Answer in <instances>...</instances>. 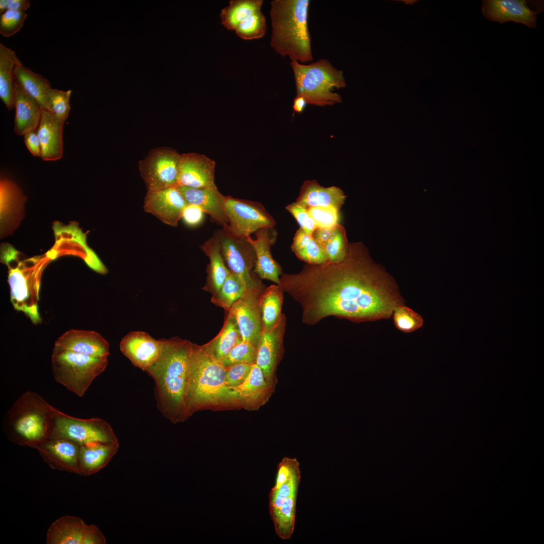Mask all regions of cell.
I'll list each match as a JSON object with an SVG mask.
<instances>
[{"label":"cell","mask_w":544,"mask_h":544,"mask_svg":"<svg viewBox=\"0 0 544 544\" xmlns=\"http://www.w3.org/2000/svg\"><path fill=\"white\" fill-rule=\"evenodd\" d=\"M279 285L300 305L303 323L328 316L354 321L387 318L400 301L392 280L361 242L349 243L339 262L306 263L297 274H282Z\"/></svg>","instance_id":"obj_1"},{"label":"cell","mask_w":544,"mask_h":544,"mask_svg":"<svg viewBox=\"0 0 544 544\" xmlns=\"http://www.w3.org/2000/svg\"><path fill=\"white\" fill-rule=\"evenodd\" d=\"M160 341L161 353L146 372L155 381L158 409L164 417L176 423L189 414L187 386L190 342L178 337Z\"/></svg>","instance_id":"obj_2"},{"label":"cell","mask_w":544,"mask_h":544,"mask_svg":"<svg viewBox=\"0 0 544 544\" xmlns=\"http://www.w3.org/2000/svg\"><path fill=\"white\" fill-rule=\"evenodd\" d=\"M309 0H274L270 3V45L283 57L301 63L313 60L308 27Z\"/></svg>","instance_id":"obj_3"},{"label":"cell","mask_w":544,"mask_h":544,"mask_svg":"<svg viewBox=\"0 0 544 544\" xmlns=\"http://www.w3.org/2000/svg\"><path fill=\"white\" fill-rule=\"evenodd\" d=\"M239 400L228 386L226 368L203 348L190 342L188 359L187 402L189 413L208 404Z\"/></svg>","instance_id":"obj_4"},{"label":"cell","mask_w":544,"mask_h":544,"mask_svg":"<svg viewBox=\"0 0 544 544\" xmlns=\"http://www.w3.org/2000/svg\"><path fill=\"white\" fill-rule=\"evenodd\" d=\"M55 410L37 393L25 392L4 416L3 430L13 443L34 448L49 439Z\"/></svg>","instance_id":"obj_5"},{"label":"cell","mask_w":544,"mask_h":544,"mask_svg":"<svg viewBox=\"0 0 544 544\" xmlns=\"http://www.w3.org/2000/svg\"><path fill=\"white\" fill-rule=\"evenodd\" d=\"M1 261L8 267V283L11 301L18 311L24 312L34 324L41 322L38 303L40 277L47 259H24L12 246L1 248Z\"/></svg>","instance_id":"obj_6"},{"label":"cell","mask_w":544,"mask_h":544,"mask_svg":"<svg viewBox=\"0 0 544 544\" xmlns=\"http://www.w3.org/2000/svg\"><path fill=\"white\" fill-rule=\"evenodd\" d=\"M301 481L296 458L284 457L278 465L275 484L269 494V511L278 536L291 538L296 519V501Z\"/></svg>","instance_id":"obj_7"},{"label":"cell","mask_w":544,"mask_h":544,"mask_svg":"<svg viewBox=\"0 0 544 544\" xmlns=\"http://www.w3.org/2000/svg\"><path fill=\"white\" fill-rule=\"evenodd\" d=\"M297 96H302L307 104L325 106L342 102L341 96L334 92L346 86L342 71L335 68L325 59L308 64L291 61Z\"/></svg>","instance_id":"obj_8"},{"label":"cell","mask_w":544,"mask_h":544,"mask_svg":"<svg viewBox=\"0 0 544 544\" xmlns=\"http://www.w3.org/2000/svg\"><path fill=\"white\" fill-rule=\"evenodd\" d=\"M108 357H93L54 347L51 356L53 377L59 383L80 397L108 364Z\"/></svg>","instance_id":"obj_9"},{"label":"cell","mask_w":544,"mask_h":544,"mask_svg":"<svg viewBox=\"0 0 544 544\" xmlns=\"http://www.w3.org/2000/svg\"><path fill=\"white\" fill-rule=\"evenodd\" d=\"M49 439H62L80 445L92 442L118 443L110 425L103 419L72 417L54 410L49 428Z\"/></svg>","instance_id":"obj_10"},{"label":"cell","mask_w":544,"mask_h":544,"mask_svg":"<svg viewBox=\"0 0 544 544\" xmlns=\"http://www.w3.org/2000/svg\"><path fill=\"white\" fill-rule=\"evenodd\" d=\"M214 235L220 242L226 266L243 282L247 289L263 285L254 271L255 254L246 237L237 236L224 228Z\"/></svg>","instance_id":"obj_11"},{"label":"cell","mask_w":544,"mask_h":544,"mask_svg":"<svg viewBox=\"0 0 544 544\" xmlns=\"http://www.w3.org/2000/svg\"><path fill=\"white\" fill-rule=\"evenodd\" d=\"M180 155L167 147L154 148L139 162V171L148 191L177 185Z\"/></svg>","instance_id":"obj_12"},{"label":"cell","mask_w":544,"mask_h":544,"mask_svg":"<svg viewBox=\"0 0 544 544\" xmlns=\"http://www.w3.org/2000/svg\"><path fill=\"white\" fill-rule=\"evenodd\" d=\"M226 213L228 230L246 237L263 228H274L276 221L263 205L256 201L226 196Z\"/></svg>","instance_id":"obj_13"},{"label":"cell","mask_w":544,"mask_h":544,"mask_svg":"<svg viewBox=\"0 0 544 544\" xmlns=\"http://www.w3.org/2000/svg\"><path fill=\"white\" fill-rule=\"evenodd\" d=\"M47 544H105L100 529L79 517L64 515L54 521L46 533Z\"/></svg>","instance_id":"obj_14"},{"label":"cell","mask_w":544,"mask_h":544,"mask_svg":"<svg viewBox=\"0 0 544 544\" xmlns=\"http://www.w3.org/2000/svg\"><path fill=\"white\" fill-rule=\"evenodd\" d=\"M263 285L248 289L230 311L234 316L243 341L257 346L262 332L260 298Z\"/></svg>","instance_id":"obj_15"},{"label":"cell","mask_w":544,"mask_h":544,"mask_svg":"<svg viewBox=\"0 0 544 544\" xmlns=\"http://www.w3.org/2000/svg\"><path fill=\"white\" fill-rule=\"evenodd\" d=\"M532 1L526 0H484L482 12L488 19L501 24L513 21L523 24L528 27L535 28L536 15L543 11V7L534 9L538 5L530 6Z\"/></svg>","instance_id":"obj_16"},{"label":"cell","mask_w":544,"mask_h":544,"mask_svg":"<svg viewBox=\"0 0 544 544\" xmlns=\"http://www.w3.org/2000/svg\"><path fill=\"white\" fill-rule=\"evenodd\" d=\"M187 205L176 186L148 191L144 199V209L165 224L176 227Z\"/></svg>","instance_id":"obj_17"},{"label":"cell","mask_w":544,"mask_h":544,"mask_svg":"<svg viewBox=\"0 0 544 544\" xmlns=\"http://www.w3.org/2000/svg\"><path fill=\"white\" fill-rule=\"evenodd\" d=\"M286 325L283 314L279 323L269 331H262L256 346V364L262 370L267 382L274 386L275 372L283 352Z\"/></svg>","instance_id":"obj_18"},{"label":"cell","mask_w":544,"mask_h":544,"mask_svg":"<svg viewBox=\"0 0 544 544\" xmlns=\"http://www.w3.org/2000/svg\"><path fill=\"white\" fill-rule=\"evenodd\" d=\"M215 162L195 153L180 155L177 185L194 188L217 187L214 182Z\"/></svg>","instance_id":"obj_19"},{"label":"cell","mask_w":544,"mask_h":544,"mask_svg":"<svg viewBox=\"0 0 544 544\" xmlns=\"http://www.w3.org/2000/svg\"><path fill=\"white\" fill-rule=\"evenodd\" d=\"M256 238L246 237L253 247L256 256L254 271L260 279L271 281L277 285L283 274L279 264L272 256L271 247L275 244L277 232L274 228H263L254 233Z\"/></svg>","instance_id":"obj_20"},{"label":"cell","mask_w":544,"mask_h":544,"mask_svg":"<svg viewBox=\"0 0 544 544\" xmlns=\"http://www.w3.org/2000/svg\"><path fill=\"white\" fill-rule=\"evenodd\" d=\"M161 348L160 339L142 331L129 332L119 344L121 353L135 367L145 372L158 359Z\"/></svg>","instance_id":"obj_21"},{"label":"cell","mask_w":544,"mask_h":544,"mask_svg":"<svg viewBox=\"0 0 544 544\" xmlns=\"http://www.w3.org/2000/svg\"><path fill=\"white\" fill-rule=\"evenodd\" d=\"M80 445L62 439H48L35 447L52 468L79 474Z\"/></svg>","instance_id":"obj_22"},{"label":"cell","mask_w":544,"mask_h":544,"mask_svg":"<svg viewBox=\"0 0 544 544\" xmlns=\"http://www.w3.org/2000/svg\"><path fill=\"white\" fill-rule=\"evenodd\" d=\"M176 187L187 204L199 207L204 213L221 224L223 228L229 229L225 209L226 196L219 191L217 187L194 188L177 185Z\"/></svg>","instance_id":"obj_23"},{"label":"cell","mask_w":544,"mask_h":544,"mask_svg":"<svg viewBox=\"0 0 544 544\" xmlns=\"http://www.w3.org/2000/svg\"><path fill=\"white\" fill-rule=\"evenodd\" d=\"M64 253L77 255L84 259L95 270L104 273L106 270L94 253L86 244V236L78 225L67 228L61 238L55 240L53 247L47 254L51 259Z\"/></svg>","instance_id":"obj_24"},{"label":"cell","mask_w":544,"mask_h":544,"mask_svg":"<svg viewBox=\"0 0 544 544\" xmlns=\"http://www.w3.org/2000/svg\"><path fill=\"white\" fill-rule=\"evenodd\" d=\"M54 346L93 357L108 356L109 344L100 333L92 330L71 329L59 336Z\"/></svg>","instance_id":"obj_25"},{"label":"cell","mask_w":544,"mask_h":544,"mask_svg":"<svg viewBox=\"0 0 544 544\" xmlns=\"http://www.w3.org/2000/svg\"><path fill=\"white\" fill-rule=\"evenodd\" d=\"M63 124L51 111L42 109L37 131L41 145L42 160L55 161L62 158Z\"/></svg>","instance_id":"obj_26"},{"label":"cell","mask_w":544,"mask_h":544,"mask_svg":"<svg viewBox=\"0 0 544 544\" xmlns=\"http://www.w3.org/2000/svg\"><path fill=\"white\" fill-rule=\"evenodd\" d=\"M14 92L16 109L14 131L17 135H22L38 127L43 109L15 80Z\"/></svg>","instance_id":"obj_27"},{"label":"cell","mask_w":544,"mask_h":544,"mask_svg":"<svg viewBox=\"0 0 544 544\" xmlns=\"http://www.w3.org/2000/svg\"><path fill=\"white\" fill-rule=\"evenodd\" d=\"M346 198L343 190L337 187H325L316 180H308L303 183L295 202L307 209L311 207L332 206L340 210Z\"/></svg>","instance_id":"obj_28"},{"label":"cell","mask_w":544,"mask_h":544,"mask_svg":"<svg viewBox=\"0 0 544 544\" xmlns=\"http://www.w3.org/2000/svg\"><path fill=\"white\" fill-rule=\"evenodd\" d=\"M118 443H89L80 446L79 457V474L90 475L96 473L107 465L116 454Z\"/></svg>","instance_id":"obj_29"},{"label":"cell","mask_w":544,"mask_h":544,"mask_svg":"<svg viewBox=\"0 0 544 544\" xmlns=\"http://www.w3.org/2000/svg\"><path fill=\"white\" fill-rule=\"evenodd\" d=\"M200 248L210 259L207 283L203 289L214 294L219 290L230 271L226 265L220 242L216 236L205 241Z\"/></svg>","instance_id":"obj_30"},{"label":"cell","mask_w":544,"mask_h":544,"mask_svg":"<svg viewBox=\"0 0 544 544\" xmlns=\"http://www.w3.org/2000/svg\"><path fill=\"white\" fill-rule=\"evenodd\" d=\"M14 77V80L39 103L42 109L50 111L49 93L52 88L47 78L24 66L20 60L15 65Z\"/></svg>","instance_id":"obj_31"},{"label":"cell","mask_w":544,"mask_h":544,"mask_svg":"<svg viewBox=\"0 0 544 544\" xmlns=\"http://www.w3.org/2000/svg\"><path fill=\"white\" fill-rule=\"evenodd\" d=\"M26 197L13 181L3 179L0 182L1 233L6 226L13 227L18 223Z\"/></svg>","instance_id":"obj_32"},{"label":"cell","mask_w":544,"mask_h":544,"mask_svg":"<svg viewBox=\"0 0 544 544\" xmlns=\"http://www.w3.org/2000/svg\"><path fill=\"white\" fill-rule=\"evenodd\" d=\"M273 388L266 380L261 369L255 363L252 365L250 373L244 382L234 389L239 400L251 406L258 407L268 399Z\"/></svg>","instance_id":"obj_33"},{"label":"cell","mask_w":544,"mask_h":544,"mask_svg":"<svg viewBox=\"0 0 544 544\" xmlns=\"http://www.w3.org/2000/svg\"><path fill=\"white\" fill-rule=\"evenodd\" d=\"M224 325L217 335L202 346L205 350L219 362L225 357L231 349L243 341L235 318L230 311Z\"/></svg>","instance_id":"obj_34"},{"label":"cell","mask_w":544,"mask_h":544,"mask_svg":"<svg viewBox=\"0 0 544 544\" xmlns=\"http://www.w3.org/2000/svg\"><path fill=\"white\" fill-rule=\"evenodd\" d=\"M19 60L14 50L0 43V98L9 111L15 108L14 71Z\"/></svg>","instance_id":"obj_35"},{"label":"cell","mask_w":544,"mask_h":544,"mask_svg":"<svg viewBox=\"0 0 544 544\" xmlns=\"http://www.w3.org/2000/svg\"><path fill=\"white\" fill-rule=\"evenodd\" d=\"M283 290L279 285H271L264 290L260 298L262 331H269L280 321Z\"/></svg>","instance_id":"obj_36"},{"label":"cell","mask_w":544,"mask_h":544,"mask_svg":"<svg viewBox=\"0 0 544 544\" xmlns=\"http://www.w3.org/2000/svg\"><path fill=\"white\" fill-rule=\"evenodd\" d=\"M291 249L299 259L306 263L322 264L328 262L323 247L301 228L295 234Z\"/></svg>","instance_id":"obj_37"},{"label":"cell","mask_w":544,"mask_h":544,"mask_svg":"<svg viewBox=\"0 0 544 544\" xmlns=\"http://www.w3.org/2000/svg\"><path fill=\"white\" fill-rule=\"evenodd\" d=\"M262 0H232L220 14L222 24L229 30L235 31L248 17L261 11Z\"/></svg>","instance_id":"obj_38"},{"label":"cell","mask_w":544,"mask_h":544,"mask_svg":"<svg viewBox=\"0 0 544 544\" xmlns=\"http://www.w3.org/2000/svg\"><path fill=\"white\" fill-rule=\"evenodd\" d=\"M247 289L243 282L230 271L219 290L213 294L211 301L216 305L229 311L243 296Z\"/></svg>","instance_id":"obj_39"},{"label":"cell","mask_w":544,"mask_h":544,"mask_svg":"<svg viewBox=\"0 0 544 544\" xmlns=\"http://www.w3.org/2000/svg\"><path fill=\"white\" fill-rule=\"evenodd\" d=\"M266 30L265 17L259 11L240 23L234 31L240 38L250 40L263 37Z\"/></svg>","instance_id":"obj_40"},{"label":"cell","mask_w":544,"mask_h":544,"mask_svg":"<svg viewBox=\"0 0 544 544\" xmlns=\"http://www.w3.org/2000/svg\"><path fill=\"white\" fill-rule=\"evenodd\" d=\"M256 346L250 343L242 341L234 347L227 356L220 362L224 367L237 364L256 363Z\"/></svg>","instance_id":"obj_41"},{"label":"cell","mask_w":544,"mask_h":544,"mask_svg":"<svg viewBox=\"0 0 544 544\" xmlns=\"http://www.w3.org/2000/svg\"><path fill=\"white\" fill-rule=\"evenodd\" d=\"M349 243L345 228L338 224L334 235L324 246L328 262L336 263L343 260Z\"/></svg>","instance_id":"obj_42"},{"label":"cell","mask_w":544,"mask_h":544,"mask_svg":"<svg viewBox=\"0 0 544 544\" xmlns=\"http://www.w3.org/2000/svg\"><path fill=\"white\" fill-rule=\"evenodd\" d=\"M392 313L395 326L403 332L416 330L423 324L421 316L407 307L398 305L394 308Z\"/></svg>","instance_id":"obj_43"},{"label":"cell","mask_w":544,"mask_h":544,"mask_svg":"<svg viewBox=\"0 0 544 544\" xmlns=\"http://www.w3.org/2000/svg\"><path fill=\"white\" fill-rule=\"evenodd\" d=\"M27 17L24 11L8 10L0 16V34L5 37L16 34L23 27Z\"/></svg>","instance_id":"obj_44"},{"label":"cell","mask_w":544,"mask_h":544,"mask_svg":"<svg viewBox=\"0 0 544 544\" xmlns=\"http://www.w3.org/2000/svg\"><path fill=\"white\" fill-rule=\"evenodd\" d=\"M71 94V90L62 91L52 88L50 91V111L63 122L67 119L70 110Z\"/></svg>","instance_id":"obj_45"},{"label":"cell","mask_w":544,"mask_h":544,"mask_svg":"<svg viewBox=\"0 0 544 544\" xmlns=\"http://www.w3.org/2000/svg\"><path fill=\"white\" fill-rule=\"evenodd\" d=\"M307 210L318 228H331L339 224V210L334 207H311Z\"/></svg>","instance_id":"obj_46"},{"label":"cell","mask_w":544,"mask_h":544,"mask_svg":"<svg viewBox=\"0 0 544 544\" xmlns=\"http://www.w3.org/2000/svg\"><path fill=\"white\" fill-rule=\"evenodd\" d=\"M286 209L295 218L300 228L307 234L312 235L318 228L308 210L296 202L288 205Z\"/></svg>","instance_id":"obj_47"},{"label":"cell","mask_w":544,"mask_h":544,"mask_svg":"<svg viewBox=\"0 0 544 544\" xmlns=\"http://www.w3.org/2000/svg\"><path fill=\"white\" fill-rule=\"evenodd\" d=\"M251 366L248 364H237L225 367L228 386L234 389L242 384L248 376Z\"/></svg>","instance_id":"obj_48"},{"label":"cell","mask_w":544,"mask_h":544,"mask_svg":"<svg viewBox=\"0 0 544 544\" xmlns=\"http://www.w3.org/2000/svg\"><path fill=\"white\" fill-rule=\"evenodd\" d=\"M203 214L199 207L188 204L184 210L182 218L187 225L196 226L202 222Z\"/></svg>","instance_id":"obj_49"},{"label":"cell","mask_w":544,"mask_h":544,"mask_svg":"<svg viewBox=\"0 0 544 544\" xmlns=\"http://www.w3.org/2000/svg\"><path fill=\"white\" fill-rule=\"evenodd\" d=\"M24 142L30 152L34 157L41 156V148L37 132L35 130L28 131L24 135Z\"/></svg>","instance_id":"obj_50"},{"label":"cell","mask_w":544,"mask_h":544,"mask_svg":"<svg viewBox=\"0 0 544 544\" xmlns=\"http://www.w3.org/2000/svg\"><path fill=\"white\" fill-rule=\"evenodd\" d=\"M336 225L331 228H317L312 236L314 240L324 248L325 245L334 235Z\"/></svg>","instance_id":"obj_51"},{"label":"cell","mask_w":544,"mask_h":544,"mask_svg":"<svg viewBox=\"0 0 544 544\" xmlns=\"http://www.w3.org/2000/svg\"><path fill=\"white\" fill-rule=\"evenodd\" d=\"M8 10L19 11H25L30 7L31 3L29 0H8Z\"/></svg>","instance_id":"obj_52"},{"label":"cell","mask_w":544,"mask_h":544,"mask_svg":"<svg viewBox=\"0 0 544 544\" xmlns=\"http://www.w3.org/2000/svg\"><path fill=\"white\" fill-rule=\"evenodd\" d=\"M307 104L304 97L300 96H296L294 99L293 108L294 111L297 113L302 112Z\"/></svg>","instance_id":"obj_53"},{"label":"cell","mask_w":544,"mask_h":544,"mask_svg":"<svg viewBox=\"0 0 544 544\" xmlns=\"http://www.w3.org/2000/svg\"><path fill=\"white\" fill-rule=\"evenodd\" d=\"M8 0H1L0 1V14H2L8 10Z\"/></svg>","instance_id":"obj_54"},{"label":"cell","mask_w":544,"mask_h":544,"mask_svg":"<svg viewBox=\"0 0 544 544\" xmlns=\"http://www.w3.org/2000/svg\"><path fill=\"white\" fill-rule=\"evenodd\" d=\"M404 2L407 4H412L415 2V1H404Z\"/></svg>","instance_id":"obj_55"}]
</instances>
